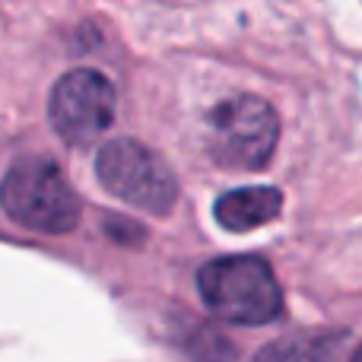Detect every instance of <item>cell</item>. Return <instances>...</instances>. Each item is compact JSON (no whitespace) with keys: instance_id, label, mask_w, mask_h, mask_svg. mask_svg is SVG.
<instances>
[{"instance_id":"2","label":"cell","mask_w":362,"mask_h":362,"mask_svg":"<svg viewBox=\"0 0 362 362\" xmlns=\"http://www.w3.org/2000/svg\"><path fill=\"white\" fill-rule=\"evenodd\" d=\"M0 206L23 229L64 235L80 223V197L61 165L42 156H25L6 169L0 181Z\"/></svg>"},{"instance_id":"4","label":"cell","mask_w":362,"mask_h":362,"mask_svg":"<svg viewBox=\"0 0 362 362\" xmlns=\"http://www.w3.org/2000/svg\"><path fill=\"white\" fill-rule=\"evenodd\" d=\"M95 178L118 200L159 216L178 200V181L172 169L137 140H108L95 156Z\"/></svg>"},{"instance_id":"6","label":"cell","mask_w":362,"mask_h":362,"mask_svg":"<svg viewBox=\"0 0 362 362\" xmlns=\"http://www.w3.org/2000/svg\"><path fill=\"white\" fill-rule=\"evenodd\" d=\"M283 210V191L270 185H251L229 191L216 200L213 216L223 229L229 232H251L257 226H267L270 219H276Z\"/></svg>"},{"instance_id":"1","label":"cell","mask_w":362,"mask_h":362,"mask_svg":"<svg viewBox=\"0 0 362 362\" xmlns=\"http://www.w3.org/2000/svg\"><path fill=\"white\" fill-rule=\"evenodd\" d=\"M197 293L206 312L229 325H270L283 312V289L274 267L255 255L219 257L200 267Z\"/></svg>"},{"instance_id":"5","label":"cell","mask_w":362,"mask_h":362,"mask_svg":"<svg viewBox=\"0 0 362 362\" xmlns=\"http://www.w3.org/2000/svg\"><path fill=\"white\" fill-rule=\"evenodd\" d=\"M115 86L93 67H76L54 83L48 95V121L70 146L99 140L115 121Z\"/></svg>"},{"instance_id":"7","label":"cell","mask_w":362,"mask_h":362,"mask_svg":"<svg viewBox=\"0 0 362 362\" xmlns=\"http://www.w3.org/2000/svg\"><path fill=\"white\" fill-rule=\"evenodd\" d=\"M356 359H359V362H362V346H359V350H356Z\"/></svg>"},{"instance_id":"3","label":"cell","mask_w":362,"mask_h":362,"mask_svg":"<svg viewBox=\"0 0 362 362\" xmlns=\"http://www.w3.org/2000/svg\"><path fill=\"white\" fill-rule=\"evenodd\" d=\"M280 140V118L257 95H232L210 115V156L223 169H264Z\"/></svg>"}]
</instances>
